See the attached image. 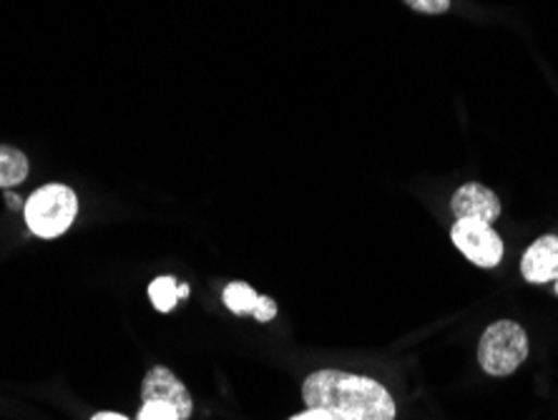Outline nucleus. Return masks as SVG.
I'll list each match as a JSON object with an SVG mask.
<instances>
[{
  "mask_svg": "<svg viewBox=\"0 0 558 420\" xmlns=\"http://www.w3.org/2000/svg\"><path fill=\"white\" fill-rule=\"evenodd\" d=\"M450 212L456 214V219H478V221H496L500 217V200L496 192H490L483 184H463L450 200Z\"/></svg>",
  "mask_w": 558,
  "mask_h": 420,
  "instance_id": "nucleus-6",
  "label": "nucleus"
},
{
  "mask_svg": "<svg viewBox=\"0 0 558 420\" xmlns=\"http://www.w3.org/2000/svg\"><path fill=\"white\" fill-rule=\"evenodd\" d=\"M142 400H161L167 406L177 408V413L182 416V420H186L192 416L194 403L192 395H189L186 385L179 381V377L171 373L169 368L156 365L146 373L144 383H142Z\"/></svg>",
  "mask_w": 558,
  "mask_h": 420,
  "instance_id": "nucleus-5",
  "label": "nucleus"
},
{
  "mask_svg": "<svg viewBox=\"0 0 558 420\" xmlns=\"http://www.w3.org/2000/svg\"><path fill=\"white\" fill-rule=\"evenodd\" d=\"M277 302L272 298H265V295H259V302L257 308H254L252 315L259 320V323H269V320L277 317Z\"/></svg>",
  "mask_w": 558,
  "mask_h": 420,
  "instance_id": "nucleus-13",
  "label": "nucleus"
},
{
  "mask_svg": "<svg viewBox=\"0 0 558 420\" xmlns=\"http://www.w3.org/2000/svg\"><path fill=\"white\" fill-rule=\"evenodd\" d=\"M302 400L332 420H396V400L385 385L344 370L312 373L302 385Z\"/></svg>",
  "mask_w": 558,
  "mask_h": 420,
  "instance_id": "nucleus-1",
  "label": "nucleus"
},
{
  "mask_svg": "<svg viewBox=\"0 0 558 420\" xmlns=\"http://www.w3.org/2000/svg\"><path fill=\"white\" fill-rule=\"evenodd\" d=\"M521 275L533 285L558 279V235H546L533 242L521 260Z\"/></svg>",
  "mask_w": 558,
  "mask_h": 420,
  "instance_id": "nucleus-7",
  "label": "nucleus"
},
{
  "mask_svg": "<svg viewBox=\"0 0 558 420\" xmlns=\"http://www.w3.org/2000/svg\"><path fill=\"white\" fill-rule=\"evenodd\" d=\"M221 298H225V304L234 312V315H247V312L252 315L254 308H257V302H259V295L254 292V287H250L247 283L227 285Z\"/></svg>",
  "mask_w": 558,
  "mask_h": 420,
  "instance_id": "nucleus-9",
  "label": "nucleus"
},
{
  "mask_svg": "<svg viewBox=\"0 0 558 420\" xmlns=\"http://www.w3.org/2000/svg\"><path fill=\"white\" fill-rule=\"evenodd\" d=\"M179 298H189V285H182V287H179Z\"/></svg>",
  "mask_w": 558,
  "mask_h": 420,
  "instance_id": "nucleus-17",
  "label": "nucleus"
},
{
  "mask_svg": "<svg viewBox=\"0 0 558 420\" xmlns=\"http://www.w3.org/2000/svg\"><path fill=\"white\" fill-rule=\"evenodd\" d=\"M138 420H182L177 408L167 406L161 400H144L142 410H138Z\"/></svg>",
  "mask_w": 558,
  "mask_h": 420,
  "instance_id": "nucleus-11",
  "label": "nucleus"
},
{
  "mask_svg": "<svg viewBox=\"0 0 558 420\" xmlns=\"http://www.w3.org/2000/svg\"><path fill=\"white\" fill-rule=\"evenodd\" d=\"M92 420H129V418L119 416V413H111V410H104V413H96Z\"/></svg>",
  "mask_w": 558,
  "mask_h": 420,
  "instance_id": "nucleus-15",
  "label": "nucleus"
},
{
  "mask_svg": "<svg viewBox=\"0 0 558 420\" xmlns=\"http://www.w3.org/2000/svg\"><path fill=\"white\" fill-rule=\"evenodd\" d=\"M453 244L461 250L473 265L483 269H494L504 260V242H500L498 232L486 221L478 219H456L453 229H450Z\"/></svg>",
  "mask_w": 558,
  "mask_h": 420,
  "instance_id": "nucleus-4",
  "label": "nucleus"
},
{
  "mask_svg": "<svg viewBox=\"0 0 558 420\" xmlns=\"http://www.w3.org/2000/svg\"><path fill=\"white\" fill-rule=\"evenodd\" d=\"M151 304L159 312H171L179 302V285L174 277H156L149 285Z\"/></svg>",
  "mask_w": 558,
  "mask_h": 420,
  "instance_id": "nucleus-10",
  "label": "nucleus"
},
{
  "mask_svg": "<svg viewBox=\"0 0 558 420\" xmlns=\"http://www.w3.org/2000/svg\"><path fill=\"white\" fill-rule=\"evenodd\" d=\"M556 295H558V279H556Z\"/></svg>",
  "mask_w": 558,
  "mask_h": 420,
  "instance_id": "nucleus-18",
  "label": "nucleus"
},
{
  "mask_svg": "<svg viewBox=\"0 0 558 420\" xmlns=\"http://www.w3.org/2000/svg\"><path fill=\"white\" fill-rule=\"evenodd\" d=\"M529 358V335L519 323L500 320L481 337L478 362L488 375H511Z\"/></svg>",
  "mask_w": 558,
  "mask_h": 420,
  "instance_id": "nucleus-3",
  "label": "nucleus"
},
{
  "mask_svg": "<svg viewBox=\"0 0 558 420\" xmlns=\"http://www.w3.org/2000/svg\"><path fill=\"white\" fill-rule=\"evenodd\" d=\"M405 3L417 13L425 15H440L450 11V0H405Z\"/></svg>",
  "mask_w": 558,
  "mask_h": 420,
  "instance_id": "nucleus-12",
  "label": "nucleus"
},
{
  "mask_svg": "<svg viewBox=\"0 0 558 420\" xmlns=\"http://www.w3.org/2000/svg\"><path fill=\"white\" fill-rule=\"evenodd\" d=\"M78 214V196L65 184H46L36 189L26 202V225L40 240H56L69 232Z\"/></svg>",
  "mask_w": 558,
  "mask_h": 420,
  "instance_id": "nucleus-2",
  "label": "nucleus"
},
{
  "mask_svg": "<svg viewBox=\"0 0 558 420\" xmlns=\"http://www.w3.org/2000/svg\"><path fill=\"white\" fill-rule=\"evenodd\" d=\"M28 177V156L13 146H0V189H13Z\"/></svg>",
  "mask_w": 558,
  "mask_h": 420,
  "instance_id": "nucleus-8",
  "label": "nucleus"
},
{
  "mask_svg": "<svg viewBox=\"0 0 558 420\" xmlns=\"http://www.w3.org/2000/svg\"><path fill=\"white\" fill-rule=\"evenodd\" d=\"M290 420H332L330 416L325 413V410H319V408H307L305 413H300V416H294V418H290Z\"/></svg>",
  "mask_w": 558,
  "mask_h": 420,
  "instance_id": "nucleus-14",
  "label": "nucleus"
},
{
  "mask_svg": "<svg viewBox=\"0 0 558 420\" xmlns=\"http://www.w3.org/2000/svg\"><path fill=\"white\" fill-rule=\"evenodd\" d=\"M5 200H8V204H11V207H21V196H15L13 192H5Z\"/></svg>",
  "mask_w": 558,
  "mask_h": 420,
  "instance_id": "nucleus-16",
  "label": "nucleus"
}]
</instances>
